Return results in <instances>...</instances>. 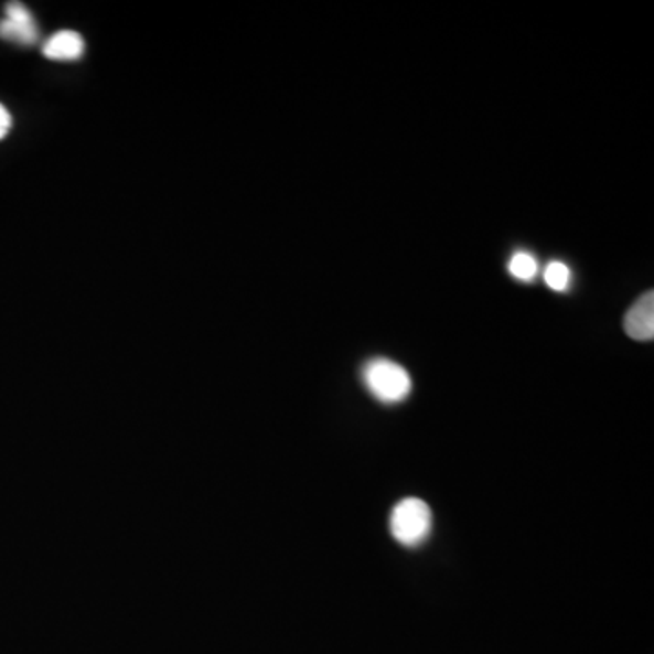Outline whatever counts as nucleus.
I'll use <instances>...</instances> for the list:
<instances>
[{
  "label": "nucleus",
  "mask_w": 654,
  "mask_h": 654,
  "mask_svg": "<svg viewBox=\"0 0 654 654\" xmlns=\"http://www.w3.org/2000/svg\"><path fill=\"white\" fill-rule=\"evenodd\" d=\"M362 378L373 397L384 404L403 403L412 389L409 373L389 358H372L366 362Z\"/></svg>",
  "instance_id": "nucleus-1"
},
{
  "label": "nucleus",
  "mask_w": 654,
  "mask_h": 654,
  "mask_svg": "<svg viewBox=\"0 0 654 654\" xmlns=\"http://www.w3.org/2000/svg\"><path fill=\"white\" fill-rule=\"evenodd\" d=\"M623 330L631 339L639 342L654 339V293L647 291L642 294L623 319Z\"/></svg>",
  "instance_id": "nucleus-4"
},
{
  "label": "nucleus",
  "mask_w": 654,
  "mask_h": 654,
  "mask_svg": "<svg viewBox=\"0 0 654 654\" xmlns=\"http://www.w3.org/2000/svg\"><path fill=\"white\" fill-rule=\"evenodd\" d=\"M536 271H538V264H536L535 257L530 253L518 251L511 258L510 274L515 279L527 282V280L535 279Z\"/></svg>",
  "instance_id": "nucleus-6"
},
{
  "label": "nucleus",
  "mask_w": 654,
  "mask_h": 654,
  "mask_svg": "<svg viewBox=\"0 0 654 654\" xmlns=\"http://www.w3.org/2000/svg\"><path fill=\"white\" fill-rule=\"evenodd\" d=\"M433 527V515L429 505L420 498H404L395 505L389 529L395 540L406 547L422 546Z\"/></svg>",
  "instance_id": "nucleus-2"
},
{
  "label": "nucleus",
  "mask_w": 654,
  "mask_h": 654,
  "mask_svg": "<svg viewBox=\"0 0 654 654\" xmlns=\"http://www.w3.org/2000/svg\"><path fill=\"white\" fill-rule=\"evenodd\" d=\"M544 280L553 291H566L569 288V282H571V271H569L566 264L553 260V262L547 264Z\"/></svg>",
  "instance_id": "nucleus-7"
},
{
  "label": "nucleus",
  "mask_w": 654,
  "mask_h": 654,
  "mask_svg": "<svg viewBox=\"0 0 654 654\" xmlns=\"http://www.w3.org/2000/svg\"><path fill=\"white\" fill-rule=\"evenodd\" d=\"M44 57L58 63H72L84 55V39L75 32H58L42 47Z\"/></svg>",
  "instance_id": "nucleus-5"
},
{
  "label": "nucleus",
  "mask_w": 654,
  "mask_h": 654,
  "mask_svg": "<svg viewBox=\"0 0 654 654\" xmlns=\"http://www.w3.org/2000/svg\"><path fill=\"white\" fill-rule=\"evenodd\" d=\"M11 128V115L8 114V109L0 104V140L4 139L8 131Z\"/></svg>",
  "instance_id": "nucleus-8"
},
{
  "label": "nucleus",
  "mask_w": 654,
  "mask_h": 654,
  "mask_svg": "<svg viewBox=\"0 0 654 654\" xmlns=\"http://www.w3.org/2000/svg\"><path fill=\"white\" fill-rule=\"evenodd\" d=\"M39 30L32 11L21 2H10L6 6V17L0 21V39L15 42L21 46L35 44Z\"/></svg>",
  "instance_id": "nucleus-3"
}]
</instances>
